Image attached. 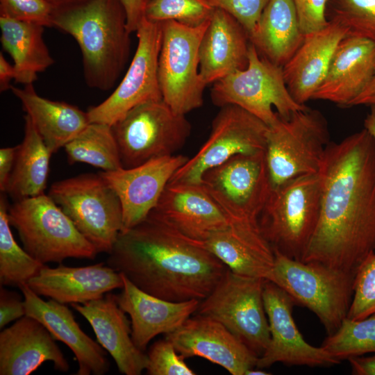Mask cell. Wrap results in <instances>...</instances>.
<instances>
[{"label":"cell","mask_w":375,"mask_h":375,"mask_svg":"<svg viewBox=\"0 0 375 375\" xmlns=\"http://www.w3.org/2000/svg\"><path fill=\"white\" fill-rule=\"evenodd\" d=\"M319 174V218L301 261L356 274L375 251V143L365 129L330 142Z\"/></svg>","instance_id":"cell-1"},{"label":"cell","mask_w":375,"mask_h":375,"mask_svg":"<svg viewBox=\"0 0 375 375\" xmlns=\"http://www.w3.org/2000/svg\"><path fill=\"white\" fill-rule=\"evenodd\" d=\"M106 264L142 290L171 301L203 300L228 269L203 242L151 214L119 233Z\"/></svg>","instance_id":"cell-2"},{"label":"cell","mask_w":375,"mask_h":375,"mask_svg":"<svg viewBox=\"0 0 375 375\" xmlns=\"http://www.w3.org/2000/svg\"><path fill=\"white\" fill-rule=\"evenodd\" d=\"M52 27L72 35L78 43L87 85L103 91L112 88L131 47V33L120 0H90L54 15Z\"/></svg>","instance_id":"cell-3"},{"label":"cell","mask_w":375,"mask_h":375,"mask_svg":"<svg viewBox=\"0 0 375 375\" xmlns=\"http://www.w3.org/2000/svg\"><path fill=\"white\" fill-rule=\"evenodd\" d=\"M321 200L319 172L297 176L272 189L258 222L274 251L302 260L318 224Z\"/></svg>","instance_id":"cell-4"},{"label":"cell","mask_w":375,"mask_h":375,"mask_svg":"<svg viewBox=\"0 0 375 375\" xmlns=\"http://www.w3.org/2000/svg\"><path fill=\"white\" fill-rule=\"evenodd\" d=\"M269 280L283 289L295 304L314 312L327 335L333 334L347 317L355 275L318 262H303L274 251Z\"/></svg>","instance_id":"cell-5"},{"label":"cell","mask_w":375,"mask_h":375,"mask_svg":"<svg viewBox=\"0 0 375 375\" xmlns=\"http://www.w3.org/2000/svg\"><path fill=\"white\" fill-rule=\"evenodd\" d=\"M8 216L23 248L44 265L70 258L92 260L99 253L48 194L15 201Z\"/></svg>","instance_id":"cell-6"},{"label":"cell","mask_w":375,"mask_h":375,"mask_svg":"<svg viewBox=\"0 0 375 375\" xmlns=\"http://www.w3.org/2000/svg\"><path fill=\"white\" fill-rule=\"evenodd\" d=\"M213 103L222 107L238 106L267 126L279 118H288L307 106L298 103L287 87L283 67L262 57L250 42L248 65L213 83Z\"/></svg>","instance_id":"cell-7"},{"label":"cell","mask_w":375,"mask_h":375,"mask_svg":"<svg viewBox=\"0 0 375 375\" xmlns=\"http://www.w3.org/2000/svg\"><path fill=\"white\" fill-rule=\"evenodd\" d=\"M48 195L98 253H109L123 229L116 192L98 174H83L53 183Z\"/></svg>","instance_id":"cell-8"},{"label":"cell","mask_w":375,"mask_h":375,"mask_svg":"<svg viewBox=\"0 0 375 375\" xmlns=\"http://www.w3.org/2000/svg\"><path fill=\"white\" fill-rule=\"evenodd\" d=\"M330 134L322 113L308 106L269 126L265 158L272 188L297 176L318 173Z\"/></svg>","instance_id":"cell-9"},{"label":"cell","mask_w":375,"mask_h":375,"mask_svg":"<svg viewBox=\"0 0 375 375\" xmlns=\"http://www.w3.org/2000/svg\"><path fill=\"white\" fill-rule=\"evenodd\" d=\"M122 167L174 155L185 143L191 125L163 99L140 104L111 126Z\"/></svg>","instance_id":"cell-10"},{"label":"cell","mask_w":375,"mask_h":375,"mask_svg":"<svg viewBox=\"0 0 375 375\" xmlns=\"http://www.w3.org/2000/svg\"><path fill=\"white\" fill-rule=\"evenodd\" d=\"M210 19L198 26L161 22L158 75L163 101L185 115L203 103L206 86L199 73V46Z\"/></svg>","instance_id":"cell-11"},{"label":"cell","mask_w":375,"mask_h":375,"mask_svg":"<svg viewBox=\"0 0 375 375\" xmlns=\"http://www.w3.org/2000/svg\"><path fill=\"white\" fill-rule=\"evenodd\" d=\"M265 281L227 269L212 291L200 301L195 313L222 324L260 357L270 341L262 295Z\"/></svg>","instance_id":"cell-12"},{"label":"cell","mask_w":375,"mask_h":375,"mask_svg":"<svg viewBox=\"0 0 375 375\" xmlns=\"http://www.w3.org/2000/svg\"><path fill=\"white\" fill-rule=\"evenodd\" d=\"M201 185L229 223L258 222L272 189L265 151L231 158L206 171Z\"/></svg>","instance_id":"cell-13"},{"label":"cell","mask_w":375,"mask_h":375,"mask_svg":"<svg viewBox=\"0 0 375 375\" xmlns=\"http://www.w3.org/2000/svg\"><path fill=\"white\" fill-rule=\"evenodd\" d=\"M212 121L208 140L169 183L201 184L203 174L239 154L265 151L269 126L235 105H226Z\"/></svg>","instance_id":"cell-14"},{"label":"cell","mask_w":375,"mask_h":375,"mask_svg":"<svg viewBox=\"0 0 375 375\" xmlns=\"http://www.w3.org/2000/svg\"><path fill=\"white\" fill-rule=\"evenodd\" d=\"M136 33L137 49L124 76L106 99L88 108L90 123L112 126L135 106L162 99L158 75L161 22L144 17Z\"/></svg>","instance_id":"cell-15"},{"label":"cell","mask_w":375,"mask_h":375,"mask_svg":"<svg viewBox=\"0 0 375 375\" xmlns=\"http://www.w3.org/2000/svg\"><path fill=\"white\" fill-rule=\"evenodd\" d=\"M262 295L270 341L258 358L256 367L268 368L277 362L311 367H328L340 362L322 347H314L305 340L292 316L295 303L283 289L265 279Z\"/></svg>","instance_id":"cell-16"},{"label":"cell","mask_w":375,"mask_h":375,"mask_svg":"<svg viewBox=\"0 0 375 375\" xmlns=\"http://www.w3.org/2000/svg\"><path fill=\"white\" fill-rule=\"evenodd\" d=\"M188 160L185 156L174 154L154 158L131 168L99 172L119 199L123 212L122 231L148 217L174 174Z\"/></svg>","instance_id":"cell-17"},{"label":"cell","mask_w":375,"mask_h":375,"mask_svg":"<svg viewBox=\"0 0 375 375\" xmlns=\"http://www.w3.org/2000/svg\"><path fill=\"white\" fill-rule=\"evenodd\" d=\"M165 338L185 358H205L232 375H245L259 358L222 324L198 314Z\"/></svg>","instance_id":"cell-18"},{"label":"cell","mask_w":375,"mask_h":375,"mask_svg":"<svg viewBox=\"0 0 375 375\" xmlns=\"http://www.w3.org/2000/svg\"><path fill=\"white\" fill-rule=\"evenodd\" d=\"M150 214L200 242L229 224L224 212L201 184L169 183Z\"/></svg>","instance_id":"cell-19"},{"label":"cell","mask_w":375,"mask_h":375,"mask_svg":"<svg viewBox=\"0 0 375 375\" xmlns=\"http://www.w3.org/2000/svg\"><path fill=\"white\" fill-rule=\"evenodd\" d=\"M18 288L24 299L26 315L38 320L56 340L63 342L74 354L78 365L76 375L108 372L110 365L104 349L81 328L66 304L43 300L27 283Z\"/></svg>","instance_id":"cell-20"},{"label":"cell","mask_w":375,"mask_h":375,"mask_svg":"<svg viewBox=\"0 0 375 375\" xmlns=\"http://www.w3.org/2000/svg\"><path fill=\"white\" fill-rule=\"evenodd\" d=\"M50 332L36 319L25 315L0 333V374L28 375L44 362L60 372L69 365Z\"/></svg>","instance_id":"cell-21"},{"label":"cell","mask_w":375,"mask_h":375,"mask_svg":"<svg viewBox=\"0 0 375 375\" xmlns=\"http://www.w3.org/2000/svg\"><path fill=\"white\" fill-rule=\"evenodd\" d=\"M71 306L90 324L97 341L113 358L121 374L140 375L146 370L147 354L135 344L131 321L119 306L116 294L108 292L101 298Z\"/></svg>","instance_id":"cell-22"},{"label":"cell","mask_w":375,"mask_h":375,"mask_svg":"<svg viewBox=\"0 0 375 375\" xmlns=\"http://www.w3.org/2000/svg\"><path fill=\"white\" fill-rule=\"evenodd\" d=\"M122 277L124 285L116 299L130 317L135 344L143 351L156 336L175 331L198 309L199 300L167 301L142 290L123 274Z\"/></svg>","instance_id":"cell-23"},{"label":"cell","mask_w":375,"mask_h":375,"mask_svg":"<svg viewBox=\"0 0 375 375\" xmlns=\"http://www.w3.org/2000/svg\"><path fill=\"white\" fill-rule=\"evenodd\" d=\"M27 284L40 297L72 304L84 303L122 289L124 281L121 273L101 262L83 267L44 265Z\"/></svg>","instance_id":"cell-24"},{"label":"cell","mask_w":375,"mask_h":375,"mask_svg":"<svg viewBox=\"0 0 375 375\" xmlns=\"http://www.w3.org/2000/svg\"><path fill=\"white\" fill-rule=\"evenodd\" d=\"M375 73V42L347 35L338 44L327 73L312 99L342 107L365 89Z\"/></svg>","instance_id":"cell-25"},{"label":"cell","mask_w":375,"mask_h":375,"mask_svg":"<svg viewBox=\"0 0 375 375\" xmlns=\"http://www.w3.org/2000/svg\"><path fill=\"white\" fill-rule=\"evenodd\" d=\"M347 35V28L334 21L304 35L299 47L282 67L288 90L298 103L305 105L312 99L338 44Z\"/></svg>","instance_id":"cell-26"},{"label":"cell","mask_w":375,"mask_h":375,"mask_svg":"<svg viewBox=\"0 0 375 375\" xmlns=\"http://www.w3.org/2000/svg\"><path fill=\"white\" fill-rule=\"evenodd\" d=\"M203 244L228 269L240 276L267 279L274 265V251L258 222L229 223Z\"/></svg>","instance_id":"cell-27"},{"label":"cell","mask_w":375,"mask_h":375,"mask_svg":"<svg viewBox=\"0 0 375 375\" xmlns=\"http://www.w3.org/2000/svg\"><path fill=\"white\" fill-rule=\"evenodd\" d=\"M249 44L248 33L238 21L215 8L199 46V73L205 84L245 69Z\"/></svg>","instance_id":"cell-28"},{"label":"cell","mask_w":375,"mask_h":375,"mask_svg":"<svg viewBox=\"0 0 375 375\" xmlns=\"http://www.w3.org/2000/svg\"><path fill=\"white\" fill-rule=\"evenodd\" d=\"M38 133L53 154L76 138L90 123L87 112L63 101L40 96L33 83L23 88L11 86Z\"/></svg>","instance_id":"cell-29"},{"label":"cell","mask_w":375,"mask_h":375,"mask_svg":"<svg viewBox=\"0 0 375 375\" xmlns=\"http://www.w3.org/2000/svg\"><path fill=\"white\" fill-rule=\"evenodd\" d=\"M303 38L293 1L269 0L249 41L262 57L283 67Z\"/></svg>","instance_id":"cell-30"},{"label":"cell","mask_w":375,"mask_h":375,"mask_svg":"<svg viewBox=\"0 0 375 375\" xmlns=\"http://www.w3.org/2000/svg\"><path fill=\"white\" fill-rule=\"evenodd\" d=\"M1 43L12 57L15 81L28 85L54 63L45 44L44 26L0 17Z\"/></svg>","instance_id":"cell-31"},{"label":"cell","mask_w":375,"mask_h":375,"mask_svg":"<svg viewBox=\"0 0 375 375\" xmlns=\"http://www.w3.org/2000/svg\"><path fill=\"white\" fill-rule=\"evenodd\" d=\"M53 153L38 133L30 117L24 116V138L18 144L6 193L18 201L44 193Z\"/></svg>","instance_id":"cell-32"},{"label":"cell","mask_w":375,"mask_h":375,"mask_svg":"<svg viewBox=\"0 0 375 375\" xmlns=\"http://www.w3.org/2000/svg\"><path fill=\"white\" fill-rule=\"evenodd\" d=\"M64 148L71 165L84 162L103 172L122 167L117 143L110 125L90 123Z\"/></svg>","instance_id":"cell-33"},{"label":"cell","mask_w":375,"mask_h":375,"mask_svg":"<svg viewBox=\"0 0 375 375\" xmlns=\"http://www.w3.org/2000/svg\"><path fill=\"white\" fill-rule=\"evenodd\" d=\"M5 192L0 197V284L17 286L28 283L46 265L19 247L15 240L8 216Z\"/></svg>","instance_id":"cell-34"},{"label":"cell","mask_w":375,"mask_h":375,"mask_svg":"<svg viewBox=\"0 0 375 375\" xmlns=\"http://www.w3.org/2000/svg\"><path fill=\"white\" fill-rule=\"evenodd\" d=\"M321 347L339 361L375 353V312L361 319L346 317Z\"/></svg>","instance_id":"cell-35"},{"label":"cell","mask_w":375,"mask_h":375,"mask_svg":"<svg viewBox=\"0 0 375 375\" xmlns=\"http://www.w3.org/2000/svg\"><path fill=\"white\" fill-rule=\"evenodd\" d=\"M215 9L206 0H151L145 17L154 22L173 20L198 26L208 20Z\"/></svg>","instance_id":"cell-36"},{"label":"cell","mask_w":375,"mask_h":375,"mask_svg":"<svg viewBox=\"0 0 375 375\" xmlns=\"http://www.w3.org/2000/svg\"><path fill=\"white\" fill-rule=\"evenodd\" d=\"M331 21L347 28L348 35L375 42V0H340Z\"/></svg>","instance_id":"cell-37"},{"label":"cell","mask_w":375,"mask_h":375,"mask_svg":"<svg viewBox=\"0 0 375 375\" xmlns=\"http://www.w3.org/2000/svg\"><path fill=\"white\" fill-rule=\"evenodd\" d=\"M375 312V251L358 268L354 278L353 295L347 317L361 319Z\"/></svg>","instance_id":"cell-38"},{"label":"cell","mask_w":375,"mask_h":375,"mask_svg":"<svg viewBox=\"0 0 375 375\" xmlns=\"http://www.w3.org/2000/svg\"><path fill=\"white\" fill-rule=\"evenodd\" d=\"M146 368L149 375H194L196 373L185 362L167 338L156 341L149 347Z\"/></svg>","instance_id":"cell-39"},{"label":"cell","mask_w":375,"mask_h":375,"mask_svg":"<svg viewBox=\"0 0 375 375\" xmlns=\"http://www.w3.org/2000/svg\"><path fill=\"white\" fill-rule=\"evenodd\" d=\"M0 17L53 26V10L44 0H0Z\"/></svg>","instance_id":"cell-40"},{"label":"cell","mask_w":375,"mask_h":375,"mask_svg":"<svg viewBox=\"0 0 375 375\" xmlns=\"http://www.w3.org/2000/svg\"><path fill=\"white\" fill-rule=\"evenodd\" d=\"M214 8L222 9L233 16L249 36L269 0H206Z\"/></svg>","instance_id":"cell-41"},{"label":"cell","mask_w":375,"mask_h":375,"mask_svg":"<svg viewBox=\"0 0 375 375\" xmlns=\"http://www.w3.org/2000/svg\"><path fill=\"white\" fill-rule=\"evenodd\" d=\"M296 8L299 25L306 35L325 27L328 21L326 18L328 0H292Z\"/></svg>","instance_id":"cell-42"},{"label":"cell","mask_w":375,"mask_h":375,"mask_svg":"<svg viewBox=\"0 0 375 375\" xmlns=\"http://www.w3.org/2000/svg\"><path fill=\"white\" fill-rule=\"evenodd\" d=\"M26 315L24 299L17 292L1 285L0 328Z\"/></svg>","instance_id":"cell-43"},{"label":"cell","mask_w":375,"mask_h":375,"mask_svg":"<svg viewBox=\"0 0 375 375\" xmlns=\"http://www.w3.org/2000/svg\"><path fill=\"white\" fill-rule=\"evenodd\" d=\"M151 0H120L126 15L127 28L136 32L145 17L146 8Z\"/></svg>","instance_id":"cell-44"},{"label":"cell","mask_w":375,"mask_h":375,"mask_svg":"<svg viewBox=\"0 0 375 375\" xmlns=\"http://www.w3.org/2000/svg\"><path fill=\"white\" fill-rule=\"evenodd\" d=\"M18 145L0 149V190L5 192L12 172Z\"/></svg>","instance_id":"cell-45"},{"label":"cell","mask_w":375,"mask_h":375,"mask_svg":"<svg viewBox=\"0 0 375 375\" xmlns=\"http://www.w3.org/2000/svg\"><path fill=\"white\" fill-rule=\"evenodd\" d=\"M355 375H375V355L356 356L348 359Z\"/></svg>","instance_id":"cell-46"},{"label":"cell","mask_w":375,"mask_h":375,"mask_svg":"<svg viewBox=\"0 0 375 375\" xmlns=\"http://www.w3.org/2000/svg\"><path fill=\"white\" fill-rule=\"evenodd\" d=\"M15 77V70L13 65L10 64L0 53V92H3L10 90V81Z\"/></svg>","instance_id":"cell-47"},{"label":"cell","mask_w":375,"mask_h":375,"mask_svg":"<svg viewBox=\"0 0 375 375\" xmlns=\"http://www.w3.org/2000/svg\"><path fill=\"white\" fill-rule=\"evenodd\" d=\"M358 105L375 106V73L368 85L351 102L350 106Z\"/></svg>","instance_id":"cell-48"},{"label":"cell","mask_w":375,"mask_h":375,"mask_svg":"<svg viewBox=\"0 0 375 375\" xmlns=\"http://www.w3.org/2000/svg\"><path fill=\"white\" fill-rule=\"evenodd\" d=\"M51 7L54 15L78 8L90 0H44Z\"/></svg>","instance_id":"cell-49"},{"label":"cell","mask_w":375,"mask_h":375,"mask_svg":"<svg viewBox=\"0 0 375 375\" xmlns=\"http://www.w3.org/2000/svg\"><path fill=\"white\" fill-rule=\"evenodd\" d=\"M370 107V112L367 114L364 121V128L369 133L375 143V106Z\"/></svg>","instance_id":"cell-50"},{"label":"cell","mask_w":375,"mask_h":375,"mask_svg":"<svg viewBox=\"0 0 375 375\" xmlns=\"http://www.w3.org/2000/svg\"><path fill=\"white\" fill-rule=\"evenodd\" d=\"M269 374H271V373H269L265 371L263 369H260L257 367H254L251 369H249L245 373V375H269Z\"/></svg>","instance_id":"cell-51"}]
</instances>
